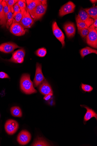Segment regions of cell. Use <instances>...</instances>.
I'll return each instance as SVG.
<instances>
[{
  "label": "cell",
  "mask_w": 97,
  "mask_h": 146,
  "mask_svg": "<svg viewBox=\"0 0 97 146\" xmlns=\"http://www.w3.org/2000/svg\"><path fill=\"white\" fill-rule=\"evenodd\" d=\"M20 86L21 90L26 94H31L37 92L29 74H24L22 75L20 81Z\"/></svg>",
  "instance_id": "cell-1"
},
{
  "label": "cell",
  "mask_w": 97,
  "mask_h": 146,
  "mask_svg": "<svg viewBox=\"0 0 97 146\" xmlns=\"http://www.w3.org/2000/svg\"><path fill=\"white\" fill-rule=\"evenodd\" d=\"M89 33L86 36L87 44L90 46L96 48H97V32L92 25L88 27Z\"/></svg>",
  "instance_id": "cell-2"
},
{
  "label": "cell",
  "mask_w": 97,
  "mask_h": 146,
  "mask_svg": "<svg viewBox=\"0 0 97 146\" xmlns=\"http://www.w3.org/2000/svg\"><path fill=\"white\" fill-rule=\"evenodd\" d=\"M19 23L25 29L31 28L34 23V21L27 8L24 10L22 18Z\"/></svg>",
  "instance_id": "cell-3"
},
{
  "label": "cell",
  "mask_w": 97,
  "mask_h": 146,
  "mask_svg": "<svg viewBox=\"0 0 97 146\" xmlns=\"http://www.w3.org/2000/svg\"><path fill=\"white\" fill-rule=\"evenodd\" d=\"M27 31V29H25L13 19L10 28V32L12 34L16 36H22L24 35Z\"/></svg>",
  "instance_id": "cell-4"
},
{
  "label": "cell",
  "mask_w": 97,
  "mask_h": 146,
  "mask_svg": "<svg viewBox=\"0 0 97 146\" xmlns=\"http://www.w3.org/2000/svg\"><path fill=\"white\" fill-rule=\"evenodd\" d=\"M47 8V5L41 4L36 7L31 15L34 21L40 20L43 17L46 12Z\"/></svg>",
  "instance_id": "cell-5"
},
{
  "label": "cell",
  "mask_w": 97,
  "mask_h": 146,
  "mask_svg": "<svg viewBox=\"0 0 97 146\" xmlns=\"http://www.w3.org/2000/svg\"><path fill=\"white\" fill-rule=\"evenodd\" d=\"M19 124L16 121L9 119L6 122L5 128L7 133L10 135L15 134L19 128Z\"/></svg>",
  "instance_id": "cell-6"
},
{
  "label": "cell",
  "mask_w": 97,
  "mask_h": 146,
  "mask_svg": "<svg viewBox=\"0 0 97 146\" xmlns=\"http://www.w3.org/2000/svg\"><path fill=\"white\" fill-rule=\"evenodd\" d=\"M52 29L53 35L61 43L62 48H63L65 46V36L62 31L59 27L56 21H54L53 23Z\"/></svg>",
  "instance_id": "cell-7"
},
{
  "label": "cell",
  "mask_w": 97,
  "mask_h": 146,
  "mask_svg": "<svg viewBox=\"0 0 97 146\" xmlns=\"http://www.w3.org/2000/svg\"><path fill=\"white\" fill-rule=\"evenodd\" d=\"M75 7L76 5L73 2L69 1L61 7L59 11V16L62 17L65 15L73 13L75 11Z\"/></svg>",
  "instance_id": "cell-8"
},
{
  "label": "cell",
  "mask_w": 97,
  "mask_h": 146,
  "mask_svg": "<svg viewBox=\"0 0 97 146\" xmlns=\"http://www.w3.org/2000/svg\"><path fill=\"white\" fill-rule=\"evenodd\" d=\"M45 78L42 70L41 64L37 63L35 78L34 80V86L37 87L44 80Z\"/></svg>",
  "instance_id": "cell-9"
},
{
  "label": "cell",
  "mask_w": 97,
  "mask_h": 146,
  "mask_svg": "<svg viewBox=\"0 0 97 146\" xmlns=\"http://www.w3.org/2000/svg\"><path fill=\"white\" fill-rule=\"evenodd\" d=\"M25 56V51L22 48L13 52L11 58L8 61L10 62L17 63H22L24 61Z\"/></svg>",
  "instance_id": "cell-10"
},
{
  "label": "cell",
  "mask_w": 97,
  "mask_h": 146,
  "mask_svg": "<svg viewBox=\"0 0 97 146\" xmlns=\"http://www.w3.org/2000/svg\"><path fill=\"white\" fill-rule=\"evenodd\" d=\"M31 135L30 133L24 130L22 131L18 135L17 141L20 145H24L28 143L30 141Z\"/></svg>",
  "instance_id": "cell-11"
},
{
  "label": "cell",
  "mask_w": 97,
  "mask_h": 146,
  "mask_svg": "<svg viewBox=\"0 0 97 146\" xmlns=\"http://www.w3.org/2000/svg\"><path fill=\"white\" fill-rule=\"evenodd\" d=\"M66 34L69 38L73 37L76 33L75 25L73 23L68 22L65 24L63 27Z\"/></svg>",
  "instance_id": "cell-12"
},
{
  "label": "cell",
  "mask_w": 97,
  "mask_h": 146,
  "mask_svg": "<svg viewBox=\"0 0 97 146\" xmlns=\"http://www.w3.org/2000/svg\"><path fill=\"white\" fill-rule=\"evenodd\" d=\"M21 47L13 43L8 42L0 45V51L5 53L12 52L16 49Z\"/></svg>",
  "instance_id": "cell-13"
},
{
  "label": "cell",
  "mask_w": 97,
  "mask_h": 146,
  "mask_svg": "<svg viewBox=\"0 0 97 146\" xmlns=\"http://www.w3.org/2000/svg\"><path fill=\"white\" fill-rule=\"evenodd\" d=\"M79 17L87 25L88 27L92 25L94 20L84 9H81L78 15Z\"/></svg>",
  "instance_id": "cell-14"
},
{
  "label": "cell",
  "mask_w": 97,
  "mask_h": 146,
  "mask_svg": "<svg viewBox=\"0 0 97 146\" xmlns=\"http://www.w3.org/2000/svg\"><path fill=\"white\" fill-rule=\"evenodd\" d=\"M39 89L41 93L44 95L50 94L53 95V92L51 88L46 80H44L40 84Z\"/></svg>",
  "instance_id": "cell-15"
},
{
  "label": "cell",
  "mask_w": 97,
  "mask_h": 146,
  "mask_svg": "<svg viewBox=\"0 0 97 146\" xmlns=\"http://www.w3.org/2000/svg\"><path fill=\"white\" fill-rule=\"evenodd\" d=\"M27 5V8L31 16L36 7L41 3L38 0H28L26 1Z\"/></svg>",
  "instance_id": "cell-16"
},
{
  "label": "cell",
  "mask_w": 97,
  "mask_h": 146,
  "mask_svg": "<svg viewBox=\"0 0 97 146\" xmlns=\"http://www.w3.org/2000/svg\"><path fill=\"white\" fill-rule=\"evenodd\" d=\"M87 110V112L84 117V121L85 122L88 121L92 118L94 117L96 120L97 119V114L96 112L92 109L90 108L87 106L82 105Z\"/></svg>",
  "instance_id": "cell-17"
},
{
  "label": "cell",
  "mask_w": 97,
  "mask_h": 146,
  "mask_svg": "<svg viewBox=\"0 0 97 146\" xmlns=\"http://www.w3.org/2000/svg\"><path fill=\"white\" fill-rule=\"evenodd\" d=\"M2 1H0V25L4 27L6 25L7 20L2 4Z\"/></svg>",
  "instance_id": "cell-18"
},
{
  "label": "cell",
  "mask_w": 97,
  "mask_h": 146,
  "mask_svg": "<svg viewBox=\"0 0 97 146\" xmlns=\"http://www.w3.org/2000/svg\"><path fill=\"white\" fill-rule=\"evenodd\" d=\"M80 54L82 58L92 53H94L96 54H97V51L95 50L88 47H86L85 48H82L80 50Z\"/></svg>",
  "instance_id": "cell-19"
},
{
  "label": "cell",
  "mask_w": 97,
  "mask_h": 146,
  "mask_svg": "<svg viewBox=\"0 0 97 146\" xmlns=\"http://www.w3.org/2000/svg\"><path fill=\"white\" fill-rule=\"evenodd\" d=\"M90 16L92 19H97V6L84 9Z\"/></svg>",
  "instance_id": "cell-20"
},
{
  "label": "cell",
  "mask_w": 97,
  "mask_h": 146,
  "mask_svg": "<svg viewBox=\"0 0 97 146\" xmlns=\"http://www.w3.org/2000/svg\"><path fill=\"white\" fill-rule=\"evenodd\" d=\"M31 146H50V145L43 138L38 137L36 139Z\"/></svg>",
  "instance_id": "cell-21"
},
{
  "label": "cell",
  "mask_w": 97,
  "mask_h": 146,
  "mask_svg": "<svg viewBox=\"0 0 97 146\" xmlns=\"http://www.w3.org/2000/svg\"><path fill=\"white\" fill-rule=\"evenodd\" d=\"M11 113L14 117H21L22 116V113L20 108L18 107H14L11 109Z\"/></svg>",
  "instance_id": "cell-22"
},
{
  "label": "cell",
  "mask_w": 97,
  "mask_h": 146,
  "mask_svg": "<svg viewBox=\"0 0 97 146\" xmlns=\"http://www.w3.org/2000/svg\"><path fill=\"white\" fill-rule=\"evenodd\" d=\"M75 19L77 28L87 29H88V27L87 25L79 17L78 15L76 16Z\"/></svg>",
  "instance_id": "cell-23"
},
{
  "label": "cell",
  "mask_w": 97,
  "mask_h": 146,
  "mask_svg": "<svg viewBox=\"0 0 97 146\" xmlns=\"http://www.w3.org/2000/svg\"><path fill=\"white\" fill-rule=\"evenodd\" d=\"M9 8V11L7 15V19L6 23V27L7 29L9 28V26L12 23L13 18V14L11 9L8 5Z\"/></svg>",
  "instance_id": "cell-24"
},
{
  "label": "cell",
  "mask_w": 97,
  "mask_h": 146,
  "mask_svg": "<svg viewBox=\"0 0 97 146\" xmlns=\"http://www.w3.org/2000/svg\"><path fill=\"white\" fill-rule=\"evenodd\" d=\"M47 53L46 49L44 48H40L36 52V55L40 57H45Z\"/></svg>",
  "instance_id": "cell-25"
},
{
  "label": "cell",
  "mask_w": 97,
  "mask_h": 146,
  "mask_svg": "<svg viewBox=\"0 0 97 146\" xmlns=\"http://www.w3.org/2000/svg\"><path fill=\"white\" fill-rule=\"evenodd\" d=\"M78 29V33L82 38H84L87 36L89 33L88 29Z\"/></svg>",
  "instance_id": "cell-26"
},
{
  "label": "cell",
  "mask_w": 97,
  "mask_h": 146,
  "mask_svg": "<svg viewBox=\"0 0 97 146\" xmlns=\"http://www.w3.org/2000/svg\"><path fill=\"white\" fill-rule=\"evenodd\" d=\"M18 1L16 0H9V1H5L8 5L12 13H14L13 6L16 3H17Z\"/></svg>",
  "instance_id": "cell-27"
},
{
  "label": "cell",
  "mask_w": 97,
  "mask_h": 146,
  "mask_svg": "<svg viewBox=\"0 0 97 146\" xmlns=\"http://www.w3.org/2000/svg\"><path fill=\"white\" fill-rule=\"evenodd\" d=\"M21 11L24 12L26 9V1H18L17 2Z\"/></svg>",
  "instance_id": "cell-28"
},
{
  "label": "cell",
  "mask_w": 97,
  "mask_h": 146,
  "mask_svg": "<svg viewBox=\"0 0 97 146\" xmlns=\"http://www.w3.org/2000/svg\"><path fill=\"white\" fill-rule=\"evenodd\" d=\"M14 13L13 14V18L18 13L20 12L21 10L18 6L17 3L13 6Z\"/></svg>",
  "instance_id": "cell-29"
},
{
  "label": "cell",
  "mask_w": 97,
  "mask_h": 146,
  "mask_svg": "<svg viewBox=\"0 0 97 146\" xmlns=\"http://www.w3.org/2000/svg\"><path fill=\"white\" fill-rule=\"evenodd\" d=\"M81 88L82 90L85 92H90L93 90V88L91 86L84 84H82Z\"/></svg>",
  "instance_id": "cell-30"
},
{
  "label": "cell",
  "mask_w": 97,
  "mask_h": 146,
  "mask_svg": "<svg viewBox=\"0 0 97 146\" xmlns=\"http://www.w3.org/2000/svg\"><path fill=\"white\" fill-rule=\"evenodd\" d=\"M2 4L3 7L4 11L7 20V15L9 11V8L7 4L5 1H3L2 3Z\"/></svg>",
  "instance_id": "cell-31"
},
{
  "label": "cell",
  "mask_w": 97,
  "mask_h": 146,
  "mask_svg": "<svg viewBox=\"0 0 97 146\" xmlns=\"http://www.w3.org/2000/svg\"><path fill=\"white\" fill-rule=\"evenodd\" d=\"M24 12L21 11L14 17L13 19L18 23H19L22 18Z\"/></svg>",
  "instance_id": "cell-32"
},
{
  "label": "cell",
  "mask_w": 97,
  "mask_h": 146,
  "mask_svg": "<svg viewBox=\"0 0 97 146\" xmlns=\"http://www.w3.org/2000/svg\"><path fill=\"white\" fill-rule=\"evenodd\" d=\"M0 78H10V77L9 75L3 72H0Z\"/></svg>",
  "instance_id": "cell-33"
},
{
  "label": "cell",
  "mask_w": 97,
  "mask_h": 146,
  "mask_svg": "<svg viewBox=\"0 0 97 146\" xmlns=\"http://www.w3.org/2000/svg\"><path fill=\"white\" fill-rule=\"evenodd\" d=\"M52 96V95L50 94L46 95L44 97V99L48 101L51 99V97Z\"/></svg>",
  "instance_id": "cell-34"
},
{
  "label": "cell",
  "mask_w": 97,
  "mask_h": 146,
  "mask_svg": "<svg viewBox=\"0 0 97 146\" xmlns=\"http://www.w3.org/2000/svg\"><path fill=\"white\" fill-rule=\"evenodd\" d=\"M97 19H94V22L92 24V25H93V26L95 28L97 27Z\"/></svg>",
  "instance_id": "cell-35"
},
{
  "label": "cell",
  "mask_w": 97,
  "mask_h": 146,
  "mask_svg": "<svg viewBox=\"0 0 97 146\" xmlns=\"http://www.w3.org/2000/svg\"><path fill=\"white\" fill-rule=\"evenodd\" d=\"M42 4L43 5H47V1H44V0H42V1H40Z\"/></svg>",
  "instance_id": "cell-36"
},
{
  "label": "cell",
  "mask_w": 97,
  "mask_h": 146,
  "mask_svg": "<svg viewBox=\"0 0 97 146\" xmlns=\"http://www.w3.org/2000/svg\"><path fill=\"white\" fill-rule=\"evenodd\" d=\"M90 1L93 4H95L97 2L96 0V1L95 0H91Z\"/></svg>",
  "instance_id": "cell-37"
},
{
  "label": "cell",
  "mask_w": 97,
  "mask_h": 146,
  "mask_svg": "<svg viewBox=\"0 0 97 146\" xmlns=\"http://www.w3.org/2000/svg\"><path fill=\"white\" fill-rule=\"evenodd\" d=\"M0 117H1V115H0Z\"/></svg>",
  "instance_id": "cell-38"
}]
</instances>
